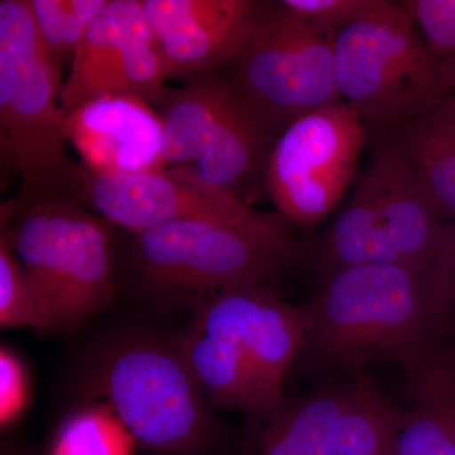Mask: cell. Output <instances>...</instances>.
<instances>
[{
	"mask_svg": "<svg viewBox=\"0 0 455 455\" xmlns=\"http://www.w3.org/2000/svg\"><path fill=\"white\" fill-rule=\"evenodd\" d=\"M196 307L175 347L204 394L250 415L276 406L304 350L307 307L284 301L269 284L224 290Z\"/></svg>",
	"mask_w": 455,
	"mask_h": 455,
	"instance_id": "6da1fadb",
	"label": "cell"
},
{
	"mask_svg": "<svg viewBox=\"0 0 455 455\" xmlns=\"http://www.w3.org/2000/svg\"><path fill=\"white\" fill-rule=\"evenodd\" d=\"M131 235V267L139 283L169 300L196 305L224 290L269 284L305 256L278 212L178 220Z\"/></svg>",
	"mask_w": 455,
	"mask_h": 455,
	"instance_id": "7a4b0ae2",
	"label": "cell"
},
{
	"mask_svg": "<svg viewBox=\"0 0 455 455\" xmlns=\"http://www.w3.org/2000/svg\"><path fill=\"white\" fill-rule=\"evenodd\" d=\"M61 66L44 49L28 0L0 2V124L20 178L12 202L74 197L80 164L68 154L66 113L60 106Z\"/></svg>",
	"mask_w": 455,
	"mask_h": 455,
	"instance_id": "3957f363",
	"label": "cell"
},
{
	"mask_svg": "<svg viewBox=\"0 0 455 455\" xmlns=\"http://www.w3.org/2000/svg\"><path fill=\"white\" fill-rule=\"evenodd\" d=\"M304 349L317 364L355 370L435 338L430 269L400 265L347 267L324 277L307 305Z\"/></svg>",
	"mask_w": 455,
	"mask_h": 455,
	"instance_id": "277c9868",
	"label": "cell"
},
{
	"mask_svg": "<svg viewBox=\"0 0 455 455\" xmlns=\"http://www.w3.org/2000/svg\"><path fill=\"white\" fill-rule=\"evenodd\" d=\"M113 226L68 196L5 203L2 229L60 329L114 301Z\"/></svg>",
	"mask_w": 455,
	"mask_h": 455,
	"instance_id": "5b68a950",
	"label": "cell"
},
{
	"mask_svg": "<svg viewBox=\"0 0 455 455\" xmlns=\"http://www.w3.org/2000/svg\"><path fill=\"white\" fill-rule=\"evenodd\" d=\"M373 137L370 163L320 244L324 277L364 265L431 269L444 241L449 221L434 211L390 137Z\"/></svg>",
	"mask_w": 455,
	"mask_h": 455,
	"instance_id": "8992f818",
	"label": "cell"
},
{
	"mask_svg": "<svg viewBox=\"0 0 455 455\" xmlns=\"http://www.w3.org/2000/svg\"><path fill=\"white\" fill-rule=\"evenodd\" d=\"M160 107L166 169L190 167L245 204L265 190L280 132L223 74L188 77L182 88H170Z\"/></svg>",
	"mask_w": 455,
	"mask_h": 455,
	"instance_id": "52a82bcc",
	"label": "cell"
},
{
	"mask_svg": "<svg viewBox=\"0 0 455 455\" xmlns=\"http://www.w3.org/2000/svg\"><path fill=\"white\" fill-rule=\"evenodd\" d=\"M334 68L340 101L373 131L414 121L451 98L442 65L400 3L382 0L339 29Z\"/></svg>",
	"mask_w": 455,
	"mask_h": 455,
	"instance_id": "ba28073f",
	"label": "cell"
},
{
	"mask_svg": "<svg viewBox=\"0 0 455 455\" xmlns=\"http://www.w3.org/2000/svg\"><path fill=\"white\" fill-rule=\"evenodd\" d=\"M97 383L136 444L156 454L197 455L217 436L202 387L176 347L124 341L101 361Z\"/></svg>",
	"mask_w": 455,
	"mask_h": 455,
	"instance_id": "9c48e42d",
	"label": "cell"
},
{
	"mask_svg": "<svg viewBox=\"0 0 455 455\" xmlns=\"http://www.w3.org/2000/svg\"><path fill=\"white\" fill-rule=\"evenodd\" d=\"M338 31L263 3L256 26L220 71L278 132L339 103L334 49Z\"/></svg>",
	"mask_w": 455,
	"mask_h": 455,
	"instance_id": "30bf717a",
	"label": "cell"
},
{
	"mask_svg": "<svg viewBox=\"0 0 455 455\" xmlns=\"http://www.w3.org/2000/svg\"><path fill=\"white\" fill-rule=\"evenodd\" d=\"M364 142L363 122L343 101L281 132L269 156L265 191L289 226L313 229L337 208L355 178Z\"/></svg>",
	"mask_w": 455,
	"mask_h": 455,
	"instance_id": "8fae6325",
	"label": "cell"
},
{
	"mask_svg": "<svg viewBox=\"0 0 455 455\" xmlns=\"http://www.w3.org/2000/svg\"><path fill=\"white\" fill-rule=\"evenodd\" d=\"M140 0H106L90 23L62 83L66 114L92 99L122 95L160 107L170 88Z\"/></svg>",
	"mask_w": 455,
	"mask_h": 455,
	"instance_id": "7c38bea8",
	"label": "cell"
},
{
	"mask_svg": "<svg viewBox=\"0 0 455 455\" xmlns=\"http://www.w3.org/2000/svg\"><path fill=\"white\" fill-rule=\"evenodd\" d=\"M82 166L75 199L131 235L172 221L247 217L256 209L202 181L190 167L97 173Z\"/></svg>",
	"mask_w": 455,
	"mask_h": 455,
	"instance_id": "4fadbf2b",
	"label": "cell"
},
{
	"mask_svg": "<svg viewBox=\"0 0 455 455\" xmlns=\"http://www.w3.org/2000/svg\"><path fill=\"white\" fill-rule=\"evenodd\" d=\"M169 77L220 73L243 46L263 3L140 0Z\"/></svg>",
	"mask_w": 455,
	"mask_h": 455,
	"instance_id": "5bb4252c",
	"label": "cell"
},
{
	"mask_svg": "<svg viewBox=\"0 0 455 455\" xmlns=\"http://www.w3.org/2000/svg\"><path fill=\"white\" fill-rule=\"evenodd\" d=\"M66 136L83 166L97 173L166 169L163 118L139 98L103 95L66 114Z\"/></svg>",
	"mask_w": 455,
	"mask_h": 455,
	"instance_id": "9a60e30c",
	"label": "cell"
},
{
	"mask_svg": "<svg viewBox=\"0 0 455 455\" xmlns=\"http://www.w3.org/2000/svg\"><path fill=\"white\" fill-rule=\"evenodd\" d=\"M409 409H403L397 455H455V352L435 340L397 353Z\"/></svg>",
	"mask_w": 455,
	"mask_h": 455,
	"instance_id": "2e32d148",
	"label": "cell"
},
{
	"mask_svg": "<svg viewBox=\"0 0 455 455\" xmlns=\"http://www.w3.org/2000/svg\"><path fill=\"white\" fill-rule=\"evenodd\" d=\"M346 386H326L251 415L243 455H325Z\"/></svg>",
	"mask_w": 455,
	"mask_h": 455,
	"instance_id": "e0dca14e",
	"label": "cell"
},
{
	"mask_svg": "<svg viewBox=\"0 0 455 455\" xmlns=\"http://www.w3.org/2000/svg\"><path fill=\"white\" fill-rule=\"evenodd\" d=\"M411 167L421 190L443 220H455V100L405 124L382 130Z\"/></svg>",
	"mask_w": 455,
	"mask_h": 455,
	"instance_id": "ac0fdd59",
	"label": "cell"
},
{
	"mask_svg": "<svg viewBox=\"0 0 455 455\" xmlns=\"http://www.w3.org/2000/svg\"><path fill=\"white\" fill-rule=\"evenodd\" d=\"M401 416L403 409L392 405L372 377L359 371L346 386L325 455H397Z\"/></svg>",
	"mask_w": 455,
	"mask_h": 455,
	"instance_id": "d6986e66",
	"label": "cell"
},
{
	"mask_svg": "<svg viewBox=\"0 0 455 455\" xmlns=\"http://www.w3.org/2000/svg\"><path fill=\"white\" fill-rule=\"evenodd\" d=\"M133 436L104 403L77 410L60 425L49 455H133Z\"/></svg>",
	"mask_w": 455,
	"mask_h": 455,
	"instance_id": "ffe728a7",
	"label": "cell"
},
{
	"mask_svg": "<svg viewBox=\"0 0 455 455\" xmlns=\"http://www.w3.org/2000/svg\"><path fill=\"white\" fill-rule=\"evenodd\" d=\"M0 325L28 328L38 331H56L55 315L37 291L22 263L0 233Z\"/></svg>",
	"mask_w": 455,
	"mask_h": 455,
	"instance_id": "44dd1931",
	"label": "cell"
},
{
	"mask_svg": "<svg viewBox=\"0 0 455 455\" xmlns=\"http://www.w3.org/2000/svg\"><path fill=\"white\" fill-rule=\"evenodd\" d=\"M106 0H28L44 49L60 66L71 62Z\"/></svg>",
	"mask_w": 455,
	"mask_h": 455,
	"instance_id": "7402d4cb",
	"label": "cell"
},
{
	"mask_svg": "<svg viewBox=\"0 0 455 455\" xmlns=\"http://www.w3.org/2000/svg\"><path fill=\"white\" fill-rule=\"evenodd\" d=\"M401 7L442 65L449 97L455 92V0H405Z\"/></svg>",
	"mask_w": 455,
	"mask_h": 455,
	"instance_id": "603a6c76",
	"label": "cell"
},
{
	"mask_svg": "<svg viewBox=\"0 0 455 455\" xmlns=\"http://www.w3.org/2000/svg\"><path fill=\"white\" fill-rule=\"evenodd\" d=\"M430 301L434 333L439 337L455 324V220L430 269Z\"/></svg>",
	"mask_w": 455,
	"mask_h": 455,
	"instance_id": "cb8c5ba5",
	"label": "cell"
},
{
	"mask_svg": "<svg viewBox=\"0 0 455 455\" xmlns=\"http://www.w3.org/2000/svg\"><path fill=\"white\" fill-rule=\"evenodd\" d=\"M290 13L335 31L352 25L381 5L382 0H283Z\"/></svg>",
	"mask_w": 455,
	"mask_h": 455,
	"instance_id": "d4e9b609",
	"label": "cell"
},
{
	"mask_svg": "<svg viewBox=\"0 0 455 455\" xmlns=\"http://www.w3.org/2000/svg\"><path fill=\"white\" fill-rule=\"evenodd\" d=\"M28 400V379L22 361L7 347L0 349V425L17 420Z\"/></svg>",
	"mask_w": 455,
	"mask_h": 455,
	"instance_id": "484cf974",
	"label": "cell"
},
{
	"mask_svg": "<svg viewBox=\"0 0 455 455\" xmlns=\"http://www.w3.org/2000/svg\"><path fill=\"white\" fill-rule=\"evenodd\" d=\"M3 455H23V454L16 453V451H4V453H3Z\"/></svg>",
	"mask_w": 455,
	"mask_h": 455,
	"instance_id": "4316f807",
	"label": "cell"
},
{
	"mask_svg": "<svg viewBox=\"0 0 455 455\" xmlns=\"http://www.w3.org/2000/svg\"><path fill=\"white\" fill-rule=\"evenodd\" d=\"M451 331H453L454 337H455V324L451 326ZM455 352V349H454Z\"/></svg>",
	"mask_w": 455,
	"mask_h": 455,
	"instance_id": "83f0119b",
	"label": "cell"
},
{
	"mask_svg": "<svg viewBox=\"0 0 455 455\" xmlns=\"http://www.w3.org/2000/svg\"><path fill=\"white\" fill-rule=\"evenodd\" d=\"M451 98H453V99H454V100H455V92H454V94H453V95H451Z\"/></svg>",
	"mask_w": 455,
	"mask_h": 455,
	"instance_id": "f1b7e54d",
	"label": "cell"
}]
</instances>
